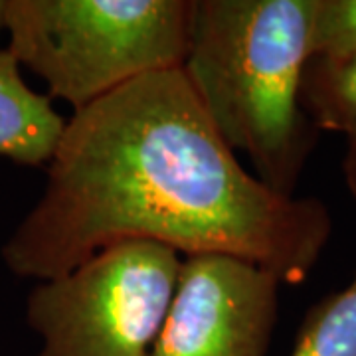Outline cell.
Instances as JSON below:
<instances>
[{"label": "cell", "instance_id": "cell-1", "mask_svg": "<svg viewBox=\"0 0 356 356\" xmlns=\"http://www.w3.org/2000/svg\"><path fill=\"white\" fill-rule=\"evenodd\" d=\"M46 166L42 196L2 245L18 277L54 280L115 243L153 242L182 257H240L295 285L331 238L321 200L243 168L182 67L74 111Z\"/></svg>", "mask_w": 356, "mask_h": 356}, {"label": "cell", "instance_id": "cell-2", "mask_svg": "<svg viewBox=\"0 0 356 356\" xmlns=\"http://www.w3.org/2000/svg\"><path fill=\"white\" fill-rule=\"evenodd\" d=\"M317 0H192L182 72L234 153L293 196L317 129L301 105Z\"/></svg>", "mask_w": 356, "mask_h": 356}, {"label": "cell", "instance_id": "cell-3", "mask_svg": "<svg viewBox=\"0 0 356 356\" xmlns=\"http://www.w3.org/2000/svg\"><path fill=\"white\" fill-rule=\"evenodd\" d=\"M192 0H6V50L50 99L79 111L140 77L182 67Z\"/></svg>", "mask_w": 356, "mask_h": 356}, {"label": "cell", "instance_id": "cell-4", "mask_svg": "<svg viewBox=\"0 0 356 356\" xmlns=\"http://www.w3.org/2000/svg\"><path fill=\"white\" fill-rule=\"evenodd\" d=\"M182 255L153 242H121L60 277L40 281L26 301L34 356H151L177 291Z\"/></svg>", "mask_w": 356, "mask_h": 356}, {"label": "cell", "instance_id": "cell-5", "mask_svg": "<svg viewBox=\"0 0 356 356\" xmlns=\"http://www.w3.org/2000/svg\"><path fill=\"white\" fill-rule=\"evenodd\" d=\"M280 280L229 255L182 257L151 356H266L280 313Z\"/></svg>", "mask_w": 356, "mask_h": 356}, {"label": "cell", "instance_id": "cell-6", "mask_svg": "<svg viewBox=\"0 0 356 356\" xmlns=\"http://www.w3.org/2000/svg\"><path fill=\"white\" fill-rule=\"evenodd\" d=\"M64 127L65 119L48 93L30 88L16 60L0 48V159L22 166H46Z\"/></svg>", "mask_w": 356, "mask_h": 356}, {"label": "cell", "instance_id": "cell-7", "mask_svg": "<svg viewBox=\"0 0 356 356\" xmlns=\"http://www.w3.org/2000/svg\"><path fill=\"white\" fill-rule=\"evenodd\" d=\"M303 111L321 131L356 137V51L313 56L301 83Z\"/></svg>", "mask_w": 356, "mask_h": 356}, {"label": "cell", "instance_id": "cell-8", "mask_svg": "<svg viewBox=\"0 0 356 356\" xmlns=\"http://www.w3.org/2000/svg\"><path fill=\"white\" fill-rule=\"evenodd\" d=\"M289 356H356V275L307 311Z\"/></svg>", "mask_w": 356, "mask_h": 356}, {"label": "cell", "instance_id": "cell-9", "mask_svg": "<svg viewBox=\"0 0 356 356\" xmlns=\"http://www.w3.org/2000/svg\"><path fill=\"white\" fill-rule=\"evenodd\" d=\"M356 51V0H317L311 58Z\"/></svg>", "mask_w": 356, "mask_h": 356}, {"label": "cell", "instance_id": "cell-10", "mask_svg": "<svg viewBox=\"0 0 356 356\" xmlns=\"http://www.w3.org/2000/svg\"><path fill=\"white\" fill-rule=\"evenodd\" d=\"M343 172L348 191L356 198V137L348 139V147H346V154L343 161Z\"/></svg>", "mask_w": 356, "mask_h": 356}, {"label": "cell", "instance_id": "cell-11", "mask_svg": "<svg viewBox=\"0 0 356 356\" xmlns=\"http://www.w3.org/2000/svg\"><path fill=\"white\" fill-rule=\"evenodd\" d=\"M4 10H6V0H0V34L4 32Z\"/></svg>", "mask_w": 356, "mask_h": 356}]
</instances>
